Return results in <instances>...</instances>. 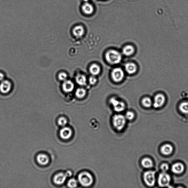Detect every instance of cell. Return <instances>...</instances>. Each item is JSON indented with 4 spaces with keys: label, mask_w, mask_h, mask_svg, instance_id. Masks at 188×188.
Returning <instances> with one entry per match:
<instances>
[{
    "label": "cell",
    "mask_w": 188,
    "mask_h": 188,
    "mask_svg": "<svg viewBox=\"0 0 188 188\" xmlns=\"http://www.w3.org/2000/svg\"><path fill=\"white\" fill-rule=\"evenodd\" d=\"M105 57L108 63L112 64H117L120 63L122 60L121 54L114 50L108 51L106 53Z\"/></svg>",
    "instance_id": "obj_1"
},
{
    "label": "cell",
    "mask_w": 188,
    "mask_h": 188,
    "mask_svg": "<svg viewBox=\"0 0 188 188\" xmlns=\"http://www.w3.org/2000/svg\"><path fill=\"white\" fill-rule=\"evenodd\" d=\"M78 179L80 184L85 187H88L93 184V177L90 173L87 172H82L78 175Z\"/></svg>",
    "instance_id": "obj_2"
},
{
    "label": "cell",
    "mask_w": 188,
    "mask_h": 188,
    "mask_svg": "<svg viewBox=\"0 0 188 188\" xmlns=\"http://www.w3.org/2000/svg\"><path fill=\"white\" fill-rule=\"evenodd\" d=\"M113 125L116 130H121L125 127L126 119L124 116L121 114L115 115L113 119Z\"/></svg>",
    "instance_id": "obj_3"
},
{
    "label": "cell",
    "mask_w": 188,
    "mask_h": 188,
    "mask_svg": "<svg viewBox=\"0 0 188 188\" xmlns=\"http://www.w3.org/2000/svg\"><path fill=\"white\" fill-rule=\"evenodd\" d=\"M155 172L149 171L145 172L144 174V180L147 186L152 187L155 184Z\"/></svg>",
    "instance_id": "obj_4"
},
{
    "label": "cell",
    "mask_w": 188,
    "mask_h": 188,
    "mask_svg": "<svg viewBox=\"0 0 188 188\" xmlns=\"http://www.w3.org/2000/svg\"><path fill=\"white\" fill-rule=\"evenodd\" d=\"M111 76L113 81L116 82H121L123 79L124 73L123 71L121 68H114L111 73Z\"/></svg>",
    "instance_id": "obj_5"
},
{
    "label": "cell",
    "mask_w": 188,
    "mask_h": 188,
    "mask_svg": "<svg viewBox=\"0 0 188 188\" xmlns=\"http://www.w3.org/2000/svg\"><path fill=\"white\" fill-rule=\"evenodd\" d=\"M110 102L112 104L114 110L117 112H121L124 110L125 108V103L118 100L115 98L110 100Z\"/></svg>",
    "instance_id": "obj_6"
},
{
    "label": "cell",
    "mask_w": 188,
    "mask_h": 188,
    "mask_svg": "<svg viewBox=\"0 0 188 188\" xmlns=\"http://www.w3.org/2000/svg\"><path fill=\"white\" fill-rule=\"evenodd\" d=\"M170 178L169 175L165 172L160 173L159 176L158 182L161 187H165L169 184Z\"/></svg>",
    "instance_id": "obj_7"
},
{
    "label": "cell",
    "mask_w": 188,
    "mask_h": 188,
    "mask_svg": "<svg viewBox=\"0 0 188 188\" xmlns=\"http://www.w3.org/2000/svg\"><path fill=\"white\" fill-rule=\"evenodd\" d=\"M165 101L164 95L162 94H158L155 95L154 99L153 106L154 107L158 108L163 106Z\"/></svg>",
    "instance_id": "obj_8"
},
{
    "label": "cell",
    "mask_w": 188,
    "mask_h": 188,
    "mask_svg": "<svg viewBox=\"0 0 188 188\" xmlns=\"http://www.w3.org/2000/svg\"><path fill=\"white\" fill-rule=\"evenodd\" d=\"M12 88V84L7 80L3 81L0 84V91L4 94L8 93Z\"/></svg>",
    "instance_id": "obj_9"
},
{
    "label": "cell",
    "mask_w": 188,
    "mask_h": 188,
    "mask_svg": "<svg viewBox=\"0 0 188 188\" xmlns=\"http://www.w3.org/2000/svg\"><path fill=\"white\" fill-rule=\"evenodd\" d=\"M72 135V131L70 128L68 127H64L60 131V136L63 139H69Z\"/></svg>",
    "instance_id": "obj_10"
},
{
    "label": "cell",
    "mask_w": 188,
    "mask_h": 188,
    "mask_svg": "<svg viewBox=\"0 0 188 188\" xmlns=\"http://www.w3.org/2000/svg\"><path fill=\"white\" fill-rule=\"evenodd\" d=\"M67 177V176L66 173H59L55 175L54 177V181L57 184H62L64 183Z\"/></svg>",
    "instance_id": "obj_11"
},
{
    "label": "cell",
    "mask_w": 188,
    "mask_h": 188,
    "mask_svg": "<svg viewBox=\"0 0 188 188\" xmlns=\"http://www.w3.org/2000/svg\"><path fill=\"white\" fill-rule=\"evenodd\" d=\"M74 88V83L71 81L67 80L64 81L63 85L64 91L66 92H70L73 91Z\"/></svg>",
    "instance_id": "obj_12"
},
{
    "label": "cell",
    "mask_w": 188,
    "mask_h": 188,
    "mask_svg": "<svg viewBox=\"0 0 188 188\" xmlns=\"http://www.w3.org/2000/svg\"><path fill=\"white\" fill-rule=\"evenodd\" d=\"M184 166L181 163H177L174 164L172 168V171L176 174H180L184 171Z\"/></svg>",
    "instance_id": "obj_13"
},
{
    "label": "cell",
    "mask_w": 188,
    "mask_h": 188,
    "mask_svg": "<svg viewBox=\"0 0 188 188\" xmlns=\"http://www.w3.org/2000/svg\"><path fill=\"white\" fill-rule=\"evenodd\" d=\"M73 35L76 37H81L84 34V28L81 25H77L73 28Z\"/></svg>",
    "instance_id": "obj_14"
},
{
    "label": "cell",
    "mask_w": 188,
    "mask_h": 188,
    "mask_svg": "<svg viewBox=\"0 0 188 188\" xmlns=\"http://www.w3.org/2000/svg\"><path fill=\"white\" fill-rule=\"evenodd\" d=\"M125 68L127 72L130 74H134L137 70L136 65L132 63H127L125 65Z\"/></svg>",
    "instance_id": "obj_15"
},
{
    "label": "cell",
    "mask_w": 188,
    "mask_h": 188,
    "mask_svg": "<svg viewBox=\"0 0 188 188\" xmlns=\"http://www.w3.org/2000/svg\"><path fill=\"white\" fill-rule=\"evenodd\" d=\"M173 151L172 146L169 144H166L162 146L161 149L162 153L165 155H169L172 153Z\"/></svg>",
    "instance_id": "obj_16"
},
{
    "label": "cell",
    "mask_w": 188,
    "mask_h": 188,
    "mask_svg": "<svg viewBox=\"0 0 188 188\" xmlns=\"http://www.w3.org/2000/svg\"><path fill=\"white\" fill-rule=\"evenodd\" d=\"M37 160L38 163L42 165H46L49 162V157L44 154H40L37 157Z\"/></svg>",
    "instance_id": "obj_17"
},
{
    "label": "cell",
    "mask_w": 188,
    "mask_h": 188,
    "mask_svg": "<svg viewBox=\"0 0 188 188\" xmlns=\"http://www.w3.org/2000/svg\"><path fill=\"white\" fill-rule=\"evenodd\" d=\"M82 10L84 13L87 14H91L93 13L94 8L93 6L89 3L86 2L83 5Z\"/></svg>",
    "instance_id": "obj_18"
},
{
    "label": "cell",
    "mask_w": 188,
    "mask_h": 188,
    "mask_svg": "<svg viewBox=\"0 0 188 188\" xmlns=\"http://www.w3.org/2000/svg\"><path fill=\"white\" fill-rule=\"evenodd\" d=\"M122 52L124 55L126 56H130L134 52V48L131 45H127L124 48Z\"/></svg>",
    "instance_id": "obj_19"
},
{
    "label": "cell",
    "mask_w": 188,
    "mask_h": 188,
    "mask_svg": "<svg viewBox=\"0 0 188 188\" xmlns=\"http://www.w3.org/2000/svg\"><path fill=\"white\" fill-rule=\"evenodd\" d=\"M76 82L79 85L81 86L85 85L87 84V78L84 75H78L76 77Z\"/></svg>",
    "instance_id": "obj_20"
},
{
    "label": "cell",
    "mask_w": 188,
    "mask_h": 188,
    "mask_svg": "<svg viewBox=\"0 0 188 188\" xmlns=\"http://www.w3.org/2000/svg\"><path fill=\"white\" fill-rule=\"evenodd\" d=\"M90 70L91 74L93 76H95L99 74L100 68L98 65L94 64L90 66Z\"/></svg>",
    "instance_id": "obj_21"
},
{
    "label": "cell",
    "mask_w": 188,
    "mask_h": 188,
    "mask_svg": "<svg viewBox=\"0 0 188 188\" xmlns=\"http://www.w3.org/2000/svg\"><path fill=\"white\" fill-rule=\"evenodd\" d=\"M141 165L145 168H149L152 167L153 162L150 158H144L141 161Z\"/></svg>",
    "instance_id": "obj_22"
},
{
    "label": "cell",
    "mask_w": 188,
    "mask_h": 188,
    "mask_svg": "<svg viewBox=\"0 0 188 188\" xmlns=\"http://www.w3.org/2000/svg\"><path fill=\"white\" fill-rule=\"evenodd\" d=\"M179 110L183 113L188 114V102H184L181 104Z\"/></svg>",
    "instance_id": "obj_23"
},
{
    "label": "cell",
    "mask_w": 188,
    "mask_h": 188,
    "mask_svg": "<svg viewBox=\"0 0 188 188\" xmlns=\"http://www.w3.org/2000/svg\"><path fill=\"white\" fill-rule=\"evenodd\" d=\"M76 96L79 98H82L85 96L86 94V91L83 88H78L76 90Z\"/></svg>",
    "instance_id": "obj_24"
},
{
    "label": "cell",
    "mask_w": 188,
    "mask_h": 188,
    "mask_svg": "<svg viewBox=\"0 0 188 188\" xmlns=\"http://www.w3.org/2000/svg\"><path fill=\"white\" fill-rule=\"evenodd\" d=\"M142 103L145 107L149 108L152 105V102L150 98L147 97L143 99Z\"/></svg>",
    "instance_id": "obj_25"
},
{
    "label": "cell",
    "mask_w": 188,
    "mask_h": 188,
    "mask_svg": "<svg viewBox=\"0 0 188 188\" xmlns=\"http://www.w3.org/2000/svg\"><path fill=\"white\" fill-rule=\"evenodd\" d=\"M78 183L77 181L75 179H71L68 181V186L70 188H75L77 187Z\"/></svg>",
    "instance_id": "obj_26"
},
{
    "label": "cell",
    "mask_w": 188,
    "mask_h": 188,
    "mask_svg": "<svg viewBox=\"0 0 188 188\" xmlns=\"http://www.w3.org/2000/svg\"><path fill=\"white\" fill-rule=\"evenodd\" d=\"M67 122L66 119L64 117L60 118L58 121L59 125L62 127H64L66 125Z\"/></svg>",
    "instance_id": "obj_27"
},
{
    "label": "cell",
    "mask_w": 188,
    "mask_h": 188,
    "mask_svg": "<svg viewBox=\"0 0 188 188\" xmlns=\"http://www.w3.org/2000/svg\"><path fill=\"white\" fill-rule=\"evenodd\" d=\"M135 117V114L131 111H128L126 114V118L129 120H132Z\"/></svg>",
    "instance_id": "obj_28"
},
{
    "label": "cell",
    "mask_w": 188,
    "mask_h": 188,
    "mask_svg": "<svg viewBox=\"0 0 188 188\" xmlns=\"http://www.w3.org/2000/svg\"><path fill=\"white\" fill-rule=\"evenodd\" d=\"M58 77L60 80L65 81L67 78V75L66 73L62 72L58 74Z\"/></svg>",
    "instance_id": "obj_29"
},
{
    "label": "cell",
    "mask_w": 188,
    "mask_h": 188,
    "mask_svg": "<svg viewBox=\"0 0 188 188\" xmlns=\"http://www.w3.org/2000/svg\"><path fill=\"white\" fill-rule=\"evenodd\" d=\"M89 82L91 85H95L97 81V79L95 77V76H91L89 78Z\"/></svg>",
    "instance_id": "obj_30"
},
{
    "label": "cell",
    "mask_w": 188,
    "mask_h": 188,
    "mask_svg": "<svg viewBox=\"0 0 188 188\" xmlns=\"http://www.w3.org/2000/svg\"><path fill=\"white\" fill-rule=\"evenodd\" d=\"M161 169L164 172H165L169 169V167L167 164H164L161 166Z\"/></svg>",
    "instance_id": "obj_31"
},
{
    "label": "cell",
    "mask_w": 188,
    "mask_h": 188,
    "mask_svg": "<svg viewBox=\"0 0 188 188\" xmlns=\"http://www.w3.org/2000/svg\"><path fill=\"white\" fill-rule=\"evenodd\" d=\"M4 78V74L2 73H0V81H3Z\"/></svg>",
    "instance_id": "obj_32"
},
{
    "label": "cell",
    "mask_w": 188,
    "mask_h": 188,
    "mask_svg": "<svg viewBox=\"0 0 188 188\" xmlns=\"http://www.w3.org/2000/svg\"><path fill=\"white\" fill-rule=\"evenodd\" d=\"M66 174L67 177H70L72 175V173L70 171H69L67 172L66 173Z\"/></svg>",
    "instance_id": "obj_33"
},
{
    "label": "cell",
    "mask_w": 188,
    "mask_h": 188,
    "mask_svg": "<svg viewBox=\"0 0 188 188\" xmlns=\"http://www.w3.org/2000/svg\"><path fill=\"white\" fill-rule=\"evenodd\" d=\"M89 0H84V1H85V2H87Z\"/></svg>",
    "instance_id": "obj_34"
}]
</instances>
